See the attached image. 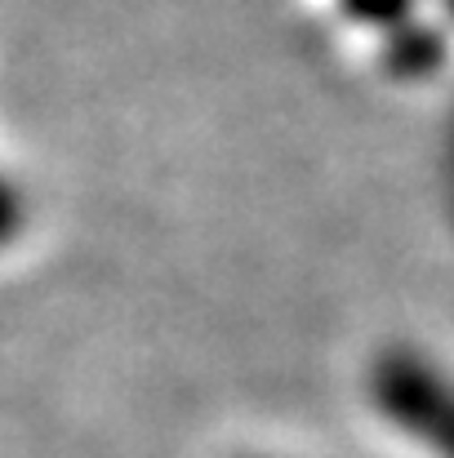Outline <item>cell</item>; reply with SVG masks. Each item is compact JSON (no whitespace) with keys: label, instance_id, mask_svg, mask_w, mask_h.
I'll use <instances>...</instances> for the list:
<instances>
[{"label":"cell","instance_id":"1","mask_svg":"<svg viewBox=\"0 0 454 458\" xmlns=\"http://www.w3.org/2000/svg\"><path fill=\"white\" fill-rule=\"evenodd\" d=\"M365 392L397 432L428 445L437 458H454V374L437 360L415 347H392L370 365Z\"/></svg>","mask_w":454,"mask_h":458},{"label":"cell","instance_id":"2","mask_svg":"<svg viewBox=\"0 0 454 458\" xmlns=\"http://www.w3.org/2000/svg\"><path fill=\"white\" fill-rule=\"evenodd\" d=\"M18 232H22V200H18V191L0 178V245L18 241Z\"/></svg>","mask_w":454,"mask_h":458},{"label":"cell","instance_id":"3","mask_svg":"<svg viewBox=\"0 0 454 458\" xmlns=\"http://www.w3.org/2000/svg\"><path fill=\"white\" fill-rule=\"evenodd\" d=\"M397 4L401 0H352V9H361L365 18H388V13H397Z\"/></svg>","mask_w":454,"mask_h":458}]
</instances>
